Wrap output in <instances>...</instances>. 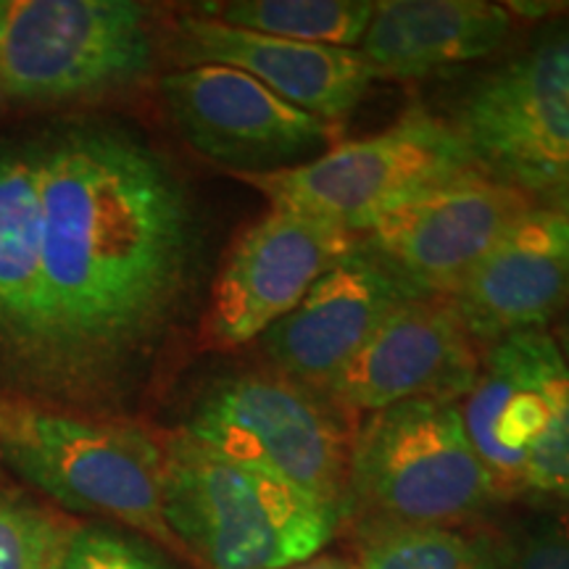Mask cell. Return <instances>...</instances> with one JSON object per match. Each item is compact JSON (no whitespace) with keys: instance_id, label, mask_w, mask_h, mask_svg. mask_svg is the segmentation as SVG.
<instances>
[{"instance_id":"obj_4","label":"cell","mask_w":569,"mask_h":569,"mask_svg":"<svg viewBox=\"0 0 569 569\" xmlns=\"http://www.w3.org/2000/svg\"><path fill=\"white\" fill-rule=\"evenodd\" d=\"M493 501V480L469 443L459 403H396L375 411L353 438L343 517H353L361 530L448 528Z\"/></svg>"},{"instance_id":"obj_27","label":"cell","mask_w":569,"mask_h":569,"mask_svg":"<svg viewBox=\"0 0 569 569\" xmlns=\"http://www.w3.org/2000/svg\"><path fill=\"white\" fill-rule=\"evenodd\" d=\"M549 206H553V209H561V211H567V213H569V193H565L561 198H557V201H551Z\"/></svg>"},{"instance_id":"obj_18","label":"cell","mask_w":569,"mask_h":569,"mask_svg":"<svg viewBox=\"0 0 569 569\" xmlns=\"http://www.w3.org/2000/svg\"><path fill=\"white\" fill-rule=\"evenodd\" d=\"M46 336L38 148L0 151V359L38 380Z\"/></svg>"},{"instance_id":"obj_26","label":"cell","mask_w":569,"mask_h":569,"mask_svg":"<svg viewBox=\"0 0 569 569\" xmlns=\"http://www.w3.org/2000/svg\"><path fill=\"white\" fill-rule=\"evenodd\" d=\"M293 569H340V567L330 565V561H317V565H301V567H293Z\"/></svg>"},{"instance_id":"obj_5","label":"cell","mask_w":569,"mask_h":569,"mask_svg":"<svg viewBox=\"0 0 569 569\" xmlns=\"http://www.w3.org/2000/svg\"><path fill=\"white\" fill-rule=\"evenodd\" d=\"M480 172L451 122L409 111L388 130L340 142L280 172L243 177L272 209H288L361 238L415 198Z\"/></svg>"},{"instance_id":"obj_24","label":"cell","mask_w":569,"mask_h":569,"mask_svg":"<svg viewBox=\"0 0 569 569\" xmlns=\"http://www.w3.org/2000/svg\"><path fill=\"white\" fill-rule=\"evenodd\" d=\"M536 501L569 507V403L525 467L522 490Z\"/></svg>"},{"instance_id":"obj_12","label":"cell","mask_w":569,"mask_h":569,"mask_svg":"<svg viewBox=\"0 0 569 569\" xmlns=\"http://www.w3.org/2000/svg\"><path fill=\"white\" fill-rule=\"evenodd\" d=\"M569 403V361L549 330L496 340L480 359L461 419L498 498L519 496L525 467Z\"/></svg>"},{"instance_id":"obj_3","label":"cell","mask_w":569,"mask_h":569,"mask_svg":"<svg viewBox=\"0 0 569 569\" xmlns=\"http://www.w3.org/2000/svg\"><path fill=\"white\" fill-rule=\"evenodd\" d=\"M0 459L59 507L182 551L163 519V443L142 427L0 396Z\"/></svg>"},{"instance_id":"obj_6","label":"cell","mask_w":569,"mask_h":569,"mask_svg":"<svg viewBox=\"0 0 569 569\" xmlns=\"http://www.w3.org/2000/svg\"><path fill=\"white\" fill-rule=\"evenodd\" d=\"M151 13L130 0H0V103L109 96L153 63Z\"/></svg>"},{"instance_id":"obj_22","label":"cell","mask_w":569,"mask_h":569,"mask_svg":"<svg viewBox=\"0 0 569 569\" xmlns=\"http://www.w3.org/2000/svg\"><path fill=\"white\" fill-rule=\"evenodd\" d=\"M493 557L498 569H569V507L519 519Z\"/></svg>"},{"instance_id":"obj_23","label":"cell","mask_w":569,"mask_h":569,"mask_svg":"<svg viewBox=\"0 0 569 569\" xmlns=\"http://www.w3.org/2000/svg\"><path fill=\"white\" fill-rule=\"evenodd\" d=\"M59 569H167L138 540L106 528H80L69 538Z\"/></svg>"},{"instance_id":"obj_25","label":"cell","mask_w":569,"mask_h":569,"mask_svg":"<svg viewBox=\"0 0 569 569\" xmlns=\"http://www.w3.org/2000/svg\"><path fill=\"white\" fill-rule=\"evenodd\" d=\"M551 336H553V340H557V343H559L561 353H565V359L569 361V309L557 319V330H553Z\"/></svg>"},{"instance_id":"obj_19","label":"cell","mask_w":569,"mask_h":569,"mask_svg":"<svg viewBox=\"0 0 569 569\" xmlns=\"http://www.w3.org/2000/svg\"><path fill=\"white\" fill-rule=\"evenodd\" d=\"M372 11L375 3L365 0H234L203 6L201 13L269 38L353 48L365 38Z\"/></svg>"},{"instance_id":"obj_2","label":"cell","mask_w":569,"mask_h":569,"mask_svg":"<svg viewBox=\"0 0 569 569\" xmlns=\"http://www.w3.org/2000/svg\"><path fill=\"white\" fill-rule=\"evenodd\" d=\"M163 519L209 569H284L311 559L340 517L264 469L180 430L163 440Z\"/></svg>"},{"instance_id":"obj_7","label":"cell","mask_w":569,"mask_h":569,"mask_svg":"<svg viewBox=\"0 0 569 569\" xmlns=\"http://www.w3.org/2000/svg\"><path fill=\"white\" fill-rule=\"evenodd\" d=\"M451 127L482 174L543 203L569 193V21L475 82Z\"/></svg>"},{"instance_id":"obj_1","label":"cell","mask_w":569,"mask_h":569,"mask_svg":"<svg viewBox=\"0 0 569 569\" xmlns=\"http://www.w3.org/2000/svg\"><path fill=\"white\" fill-rule=\"evenodd\" d=\"M46 336L42 386L96 396L153 353L196 259L188 196L146 142L69 130L38 148Z\"/></svg>"},{"instance_id":"obj_10","label":"cell","mask_w":569,"mask_h":569,"mask_svg":"<svg viewBox=\"0 0 569 569\" xmlns=\"http://www.w3.org/2000/svg\"><path fill=\"white\" fill-rule=\"evenodd\" d=\"M532 206L522 190L475 172L401 206L361 243L422 296L448 298Z\"/></svg>"},{"instance_id":"obj_15","label":"cell","mask_w":569,"mask_h":569,"mask_svg":"<svg viewBox=\"0 0 569 569\" xmlns=\"http://www.w3.org/2000/svg\"><path fill=\"white\" fill-rule=\"evenodd\" d=\"M448 303L469 338L488 346L546 330L569 309V213L549 203L525 211Z\"/></svg>"},{"instance_id":"obj_9","label":"cell","mask_w":569,"mask_h":569,"mask_svg":"<svg viewBox=\"0 0 569 569\" xmlns=\"http://www.w3.org/2000/svg\"><path fill=\"white\" fill-rule=\"evenodd\" d=\"M161 98L188 146L240 177L280 172L282 163L330 146L338 124L311 117L232 67H188L161 80Z\"/></svg>"},{"instance_id":"obj_17","label":"cell","mask_w":569,"mask_h":569,"mask_svg":"<svg viewBox=\"0 0 569 569\" xmlns=\"http://www.w3.org/2000/svg\"><path fill=\"white\" fill-rule=\"evenodd\" d=\"M509 32V9L486 0H386L375 3L359 53L375 80H417L486 59Z\"/></svg>"},{"instance_id":"obj_20","label":"cell","mask_w":569,"mask_h":569,"mask_svg":"<svg viewBox=\"0 0 569 569\" xmlns=\"http://www.w3.org/2000/svg\"><path fill=\"white\" fill-rule=\"evenodd\" d=\"M361 569H498L493 549L440 525L361 530Z\"/></svg>"},{"instance_id":"obj_8","label":"cell","mask_w":569,"mask_h":569,"mask_svg":"<svg viewBox=\"0 0 569 569\" xmlns=\"http://www.w3.org/2000/svg\"><path fill=\"white\" fill-rule=\"evenodd\" d=\"M182 430L224 457L288 480L343 519L353 443L319 398L288 377L217 380Z\"/></svg>"},{"instance_id":"obj_11","label":"cell","mask_w":569,"mask_h":569,"mask_svg":"<svg viewBox=\"0 0 569 569\" xmlns=\"http://www.w3.org/2000/svg\"><path fill=\"white\" fill-rule=\"evenodd\" d=\"M359 238L336 224L272 209L234 246L211 290L206 336L243 346L288 317Z\"/></svg>"},{"instance_id":"obj_13","label":"cell","mask_w":569,"mask_h":569,"mask_svg":"<svg viewBox=\"0 0 569 569\" xmlns=\"http://www.w3.org/2000/svg\"><path fill=\"white\" fill-rule=\"evenodd\" d=\"M480 372L475 340L448 298H417L396 311L322 390L346 409L403 401L459 403Z\"/></svg>"},{"instance_id":"obj_21","label":"cell","mask_w":569,"mask_h":569,"mask_svg":"<svg viewBox=\"0 0 569 569\" xmlns=\"http://www.w3.org/2000/svg\"><path fill=\"white\" fill-rule=\"evenodd\" d=\"M74 530L59 511L0 490V569H59Z\"/></svg>"},{"instance_id":"obj_16","label":"cell","mask_w":569,"mask_h":569,"mask_svg":"<svg viewBox=\"0 0 569 569\" xmlns=\"http://www.w3.org/2000/svg\"><path fill=\"white\" fill-rule=\"evenodd\" d=\"M174 32L177 51L188 67L217 63L246 71L282 101L330 124L343 122L375 82L367 59L353 48L269 38L201 11L182 17Z\"/></svg>"},{"instance_id":"obj_14","label":"cell","mask_w":569,"mask_h":569,"mask_svg":"<svg viewBox=\"0 0 569 569\" xmlns=\"http://www.w3.org/2000/svg\"><path fill=\"white\" fill-rule=\"evenodd\" d=\"M422 296L369 248L356 243L301 303L264 332V353L298 386L322 388L369 338Z\"/></svg>"}]
</instances>
